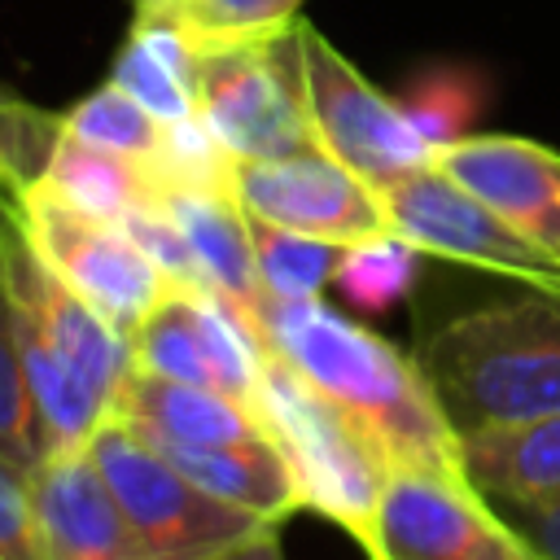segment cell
Instances as JSON below:
<instances>
[{
	"mask_svg": "<svg viewBox=\"0 0 560 560\" xmlns=\"http://www.w3.org/2000/svg\"><path fill=\"white\" fill-rule=\"evenodd\" d=\"M262 341L311 389L341 407L398 464L464 472L459 433L442 416L416 354L407 359L381 332L346 319L324 298L262 306ZM468 477V472H464Z\"/></svg>",
	"mask_w": 560,
	"mask_h": 560,
	"instance_id": "obj_1",
	"label": "cell"
},
{
	"mask_svg": "<svg viewBox=\"0 0 560 560\" xmlns=\"http://www.w3.org/2000/svg\"><path fill=\"white\" fill-rule=\"evenodd\" d=\"M416 363L459 438L560 416V293L477 302L424 332Z\"/></svg>",
	"mask_w": 560,
	"mask_h": 560,
	"instance_id": "obj_2",
	"label": "cell"
},
{
	"mask_svg": "<svg viewBox=\"0 0 560 560\" xmlns=\"http://www.w3.org/2000/svg\"><path fill=\"white\" fill-rule=\"evenodd\" d=\"M254 411L262 416L267 433L284 451L302 486L306 512L328 516L372 556L376 512H381V494L394 468L381 455V446L276 354L262 372Z\"/></svg>",
	"mask_w": 560,
	"mask_h": 560,
	"instance_id": "obj_3",
	"label": "cell"
},
{
	"mask_svg": "<svg viewBox=\"0 0 560 560\" xmlns=\"http://www.w3.org/2000/svg\"><path fill=\"white\" fill-rule=\"evenodd\" d=\"M88 451L153 560H210L271 525L245 508L206 494L153 442H144L131 424L114 416L92 433Z\"/></svg>",
	"mask_w": 560,
	"mask_h": 560,
	"instance_id": "obj_4",
	"label": "cell"
},
{
	"mask_svg": "<svg viewBox=\"0 0 560 560\" xmlns=\"http://www.w3.org/2000/svg\"><path fill=\"white\" fill-rule=\"evenodd\" d=\"M192 96H197V118L223 140V149L236 162L319 149L302 92L298 26L276 39L201 57Z\"/></svg>",
	"mask_w": 560,
	"mask_h": 560,
	"instance_id": "obj_5",
	"label": "cell"
},
{
	"mask_svg": "<svg viewBox=\"0 0 560 560\" xmlns=\"http://www.w3.org/2000/svg\"><path fill=\"white\" fill-rule=\"evenodd\" d=\"M298 61L319 149L376 192L438 162V149L411 127L402 105L363 79L306 18H298Z\"/></svg>",
	"mask_w": 560,
	"mask_h": 560,
	"instance_id": "obj_6",
	"label": "cell"
},
{
	"mask_svg": "<svg viewBox=\"0 0 560 560\" xmlns=\"http://www.w3.org/2000/svg\"><path fill=\"white\" fill-rule=\"evenodd\" d=\"M26 241L39 262L122 337L179 289L122 228L79 214L39 184L26 192Z\"/></svg>",
	"mask_w": 560,
	"mask_h": 560,
	"instance_id": "obj_7",
	"label": "cell"
},
{
	"mask_svg": "<svg viewBox=\"0 0 560 560\" xmlns=\"http://www.w3.org/2000/svg\"><path fill=\"white\" fill-rule=\"evenodd\" d=\"M368 560H538L499 508L446 468H389Z\"/></svg>",
	"mask_w": 560,
	"mask_h": 560,
	"instance_id": "obj_8",
	"label": "cell"
},
{
	"mask_svg": "<svg viewBox=\"0 0 560 560\" xmlns=\"http://www.w3.org/2000/svg\"><path fill=\"white\" fill-rule=\"evenodd\" d=\"M381 197L389 210V228L416 241L424 254L516 280L542 293H560V254L516 232L508 219L481 206L468 188L442 175L438 162L389 184Z\"/></svg>",
	"mask_w": 560,
	"mask_h": 560,
	"instance_id": "obj_9",
	"label": "cell"
},
{
	"mask_svg": "<svg viewBox=\"0 0 560 560\" xmlns=\"http://www.w3.org/2000/svg\"><path fill=\"white\" fill-rule=\"evenodd\" d=\"M236 201L258 223L319 236L332 245H354L394 232L385 197L324 149L241 162Z\"/></svg>",
	"mask_w": 560,
	"mask_h": 560,
	"instance_id": "obj_10",
	"label": "cell"
},
{
	"mask_svg": "<svg viewBox=\"0 0 560 560\" xmlns=\"http://www.w3.org/2000/svg\"><path fill=\"white\" fill-rule=\"evenodd\" d=\"M438 171L468 188L516 232L560 254V149L525 136H464L438 153Z\"/></svg>",
	"mask_w": 560,
	"mask_h": 560,
	"instance_id": "obj_11",
	"label": "cell"
},
{
	"mask_svg": "<svg viewBox=\"0 0 560 560\" xmlns=\"http://www.w3.org/2000/svg\"><path fill=\"white\" fill-rule=\"evenodd\" d=\"M35 503L48 560H153L88 446L35 468Z\"/></svg>",
	"mask_w": 560,
	"mask_h": 560,
	"instance_id": "obj_12",
	"label": "cell"
},
{
	"mask_svg": "<svg viewBox=\"0 0 560 560\" xmlns=\"http://www.w3.org/2000/svg\"><path fill=\"white\" fill-rule=\"evenodd\" d=\"M109 416L131 424L153 446H228V442L271 438L249 402L210 385L166 381L140 368L127 372Z\"/></svg>",
	"mask_w": 560,
	"mask_h": 560,
	"instance_id": "obj_13",
	"label": "cell"
},
{
	"mask_svg": "<svg viewBox=\"0 0 560 560\" xmlns=\"http://www.w3.org/2000/svg\"><path fill=\"white\" fill-rule=\"evenodd\" d=\"M158 201L179 223L184 241L192 245V254L210 280V289L223 293L262 332L258 319L267 306V289L258 276L254 232H249V214L241 210V201L228 192H201V188H162Z\"/></svg>",
	"mask_w": 560,
	"mask_h": 560,
	"instance_id": "obj_14",
	"label": "cell"
},
{
	"mask_svg": "<svg viewBox=\"0 0 560 560\" xmlns=\"http://www.w3.org/2000/svg\"><path fill=\"white\" fill-rule=\"evenodd\" d=\"M188 481H197L206 494L245 508L262 521H289L293 512H306L302 486L276 446V438H249L228 446H158Z\"/></svg>",
	"mask_w": 560,
	"mask_h": 560,
	"instance_id": "obj_15",
	"label": "cell"
},
{
	"mask_svg": "<svg viewBox=\"0 0 560 560\" xmlns=\"http://www.w3.org/2000/svg\"><path fill=\"white\" fill-rule=\"evenodd\" d=\"M39 188H48L57 201L74 206L79 214L114 223V228L131 210L158 201V192H162V184H158L149 162H136V158H122L114 149L88 144L79 136H70L66 127H61L52 153H48Z\"/></svg>",
	"mask_w": 560,
	"mask_h": 560,
	"instance_id": "obj_16",
	"label": "cell"
},
{
	"mask_svg": "<svg viewBox=\"0 0 560 560\" xmlns=\"http://www.w3.org/2000/svg\"><path fill=\"white\" fill-rule=\"evenodd\" d=\"M468 481L486 499H538L560 490V416L459 438Z\"/></svg>",
	"mask_w": 560,
	"mask_h": 560,
	"instance_id": "obj_17",
	"label": "cell"
},
{
	"mask_svg": "<svg viewBox=\"0 0 560 560\" xmlns=\"http://www.w3.org/2000/svg\"><path fill=\"white\" fill-rule=\"evenodd\" d=\"M131 13L175 26L197 57H210L293 31L302 0H131Z\"/></svg>",
	"mask_w": 560,
	"mask_h": 560,
	"instance_id": "obj_18",
	"label": "cell"
},
{
	"mask_svg": "<svg viewBox=\"0 0 560 560\" xmlns=\"http://www.w3.org/2000/svg\"><path fill=\"white\" fill-rule=\"evenodd\" d=\"M490 92L494 83L477 61L442 57V61H424L420 70H411L394 101L402 105L411 127L442 153L459 144L464 136H472V127L481 122L490 105Z\"/></svg>",
	"mask_w": 560,
	"mask_h": 560,
	"instance_id": "obj_19",
	"label": "cell"
},
{
	"mask_svg": "<svg viewBox=\"0 0 560 560\" xmlns=\"http://www.w3.org/2000/svg\"><path fill=\"white\" fill-rule=\"evenodd\" d=\"M201 289H175L136 332H131V359L140 372L188 381V385H219V368L210 354V337L201 324Z\"/></svg>",
	"mask_w": 560,
	"mask_h": 560,
	"instance_id": "obj_20",
	"label": "cell"
},
{
	"mask_svg": "<svg viewBox=\"0 0 560 560\" xmlns=\"http://www.w3.org/2000/svg\"><path fill=\"white\" fill-rule=\"evenodd\" d=\"M424 258L429 254L416 241H407L398 232H381V236H368V241H354L341 249L337 271H332V289L354 311L385 315L416 289Z\"/></svg>",
	"mask_w": 560,
	"mask_h": 560,
	"instance_id": "obj_21",
	"label": "cell"
},
{
	"mask_svg": "<svg viewBox=\"0 0 560 560\" xmlns=\"http://www.w3.org/2000/svg\"><path fill=\"white\" fill-rule=\"evenodd\" d=\"M61 136V114L0 88V228L26 214V192L39 184L48 153Z\"/></svg>",
	"mask_w": 560,
	"mask_h": 560,
	"instance_id": "obj_22",
	"label": "cell"
},
{
	"mask_svg": "<svg viewBox=\"0 0 560 560\" xmlns=\"http://www.w3.org/2000/svg\"><path fill=\"white\" fill-rule=\"evenodd\" d=\"M249 232H254L258 276H262V289L271 302H306L332 284V271H337V258L346 245L284 232V228H271L258 219H249Z\"/></svg>",
	"mask_w": 560,
	"mask_h": 560,
	"instance_id": "obj_23",
	"label": "cell"
},
{
	"mask_svg": "<svg viewBox=\"0 0 560 560\" xmlns=\"http://www.w3.org/2000/svg\"><path fill=\"white\" fill-rule=\"evenodd\" d=\"M61 127L70 136L88 140V144L114 149V153L136 158V162H149V166H153V158L162 149V131H166V122L153 118L140 101H131L118 83H101L79 105H70L61 114Z\"/></svg>",
	"mask_w": 560,
	"mask_h": 560,
	"instance_id": "obj_24",
	"label": "cell"
},
{
	"mask_svg": "<svg viewBox=\"0 0 560 560\" xmlns=\"http://www.w3.org/2000/svg\"><path fill=\"white\" fill-rule=\"evenodd\" d=\"M236 158L223 149V140L192 114L184 122H166L162 149L153 158V175L162 188H201V192H228L236 197Z\"/></svg>",
	"mask_w": 560,
	"mask_h": 560,
	"instance_id": "obj_25",
	"label": "cell"
},
{
	"mask_svg": "<svg viewBox=\"0 0 560 560\" xmlns=\"http://www.w3.org/2000/svg\"><path fill=\"white\" fill-rule=\"evenodd\" d=\"M109 83H118L131 101H140V105H144L153 118H162V122H184V118L197 114L192 88H188L144 39H136L131 31H127V39H122L118 52H114Z\"/></svg>",
	"mask_w": 560,
	"mask_h": 560,
	"instance_id": "obj_26",
	"label": "cell"
},
{
	"mask_svg": "<svg viewBox=\"0 0 560 560\" xmlns=\"http://www.w3.org/2000/svg\"><path fill=\"white\" fill-rule=\"evenodd\" d=\"M0 451L26 468L44 464V442L35 424V407L26 394L22 359H18V337H13V311L9 293L0 284Z\"/></svg>",
	"mask_w": 560,
	"mask_h": 560,
	"instance_id": "obj_27",
	"label": "cell"
},
{
	"mask_svg": "<svg viewBox=\"0 0 560 560\" xmlns=\"http://www.w3.org/2000/svg\"><path fill=\"white\" fill-rule=\"evenodd\" d=\"M0 556L48 560L39 503H35V468L9 459L4 451H0Z\"/></svg>",
	"mask_w": 560,
	"mask_h": 560,
	"instance_id": "obj_28",
	"label": "cell"
},
{
	"mask_svg": "<svg viewBox=\"0 0 560 560\" xmlns=\"http://www.w3.org/2000/svg\"><path fill=\"white\" fill-rule=\"evenodd\" d=\"M118 228H122V232H127V236H131V241H136V245L166 271L171 284H179V289H210V280H206V271H201L192 245L184 241L179 223L162 210V201H149V206L131 210Z\"/></svg>",
	"mask_w": 560,
	"mask_h": 560,
	"instance_id": "obj_29",
	"label": "cell"
},
{
	"mask_svg": "<svg viewBox=\"0 0 560 560\" xmlns=\"http://www.w3.org/2000/svg\"><path fill=\"white\" fill-rule=\"evenodd\" d=\"M490 503L534 547L538 560H560V490L538 499H490Z\"/></svg>",
	"mask_w": 560,
	"mask_h": 560,
	"instance_id": "obj_30",
	"label": "cell"
},
{
	"mask_svg": "<svg viewBox=\"0 0 560 560\" xmlns=\"http://www.w3.org/2000/svg\"><path fill=\"white\" fill-rule=\"evenodd\" d=\"M210 560H284V551H280V525L271 521V525H262L258 534L241 538L236 547H228V551H219V556H210Z\"/></svg>",
	"mask_w": 560,
	"mask_h": 560,
	"instance_id": "obj_31",
	"label": "cell"
},
{
	"mask_svg": "<svg viewBox=\"0 0 560 560\" xmlns=\"http://www.w3.org/2000/svg\"><path fill=\"white\" fill-rule=\"evenodd\" d=\"M0 560H4V556H0Z\"/></svg>",
	"mask_w": 560,
	"mask_h": 560,
	"instance_id": "obj_32",
	"label": "cell"
}]
</instances>
